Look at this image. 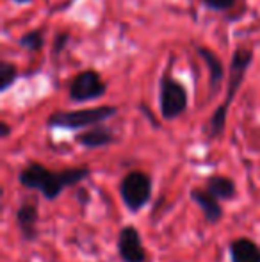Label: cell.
Here are the masks:
<instances>
[{"label": "cell", "mask_w": 260, "mask_h": 262, "mask_svg": "<svg viewBox=\"0 0 260 262\" xmlns=\"http://www.w3.org/2000/svg\"><path fill=\"white\" fill-rule=\"evenodd\" d=\"M118 114V107L114 105H100V107H86V109L73 111H54L46 118L49 128H66V130H80V128H91L94 125H102L104 121L111 120Z\"/></svg>", "instance_id": "obj_3"}, {"label": "cell", "mask_w": 260, "mask_h": 262, "mask_svg": "<svg viewBox=\"0 0 260 262\" xmlns=\"http://www.w3.org/2000/svg\"><path fill=\"white\" fill-rule=\"evenodd\" d=\"M75 141L79 143L82 148L87 150H98V148H105V146L112 145L116 141V134L111 127L107 125H94L91 128H86L84 132L77 134Z\"/></svg>", "instance_id": "obj_10"}, {"label": "cell", "mask_w": 260, "mask_h": 262, "mask_svg": "<svg viewBox=\"0 0 260 262\" xmlns=\"http://www.w3.org/2000/svg\"><path fill=\"white\" fill-rule=\"evenodd\" d=\"M120 196L129 212L135 214L143 210L150 204L153 194V180L146 171L141 169H132L125 173L120 182Z\"/></svg>", "instance_id": "obj_4"}, {"label": "cell", "mask_w": 260, "mask_h": 262, "mask_svg": "<svg viewBox=\"0 0 260 262\" xmlns=\"http://www.w3.org/2000/svg\"><path fill=\"white\" fill-rule=\"evenodd\" d=\"M14 221H16L18 232H20L21 241L34 243L39 237L38 223H39V209L36 202L23 200L18 209L14 210Z\"/></svg>", "instance_id": "obj_8"}, {"label": "cell", "mask_w": 260, "mask_h": 262, "mask_svg": "<svg viewBox=\"0 0 260 262\" xmlns=\"http://www.w3.org/2000/svg\"><path fill=\"white\" fill-rule=\"evenodd\" d=\"M253 62V52L250 49H237L232 55V62H230V73H228V91H226L225 102L218 105L214 114L210 116V123H208V136L210 139L219 138L225 132L226 127V118H228V109L232 105L233 98H235L239 88L243 86L244 77L248 73V68Z\"/></svg>", "instance_id": "obj_2"}, {"label": "cell", "mask_w": 260, "mask_h": 262, "mask_svg": "<svg viewBox=\"0 0 260 262\" xmlns=\"http://www.w3.org/2000/svg\"><path fill=\"white\" fill-rule=\"evenodd\" d=\"M203 187L219 202H232L237 196V184L226 175H210Z\"/></svg>", "instance_id": "obj_13"}, {"label": "cell", "mask_w": 260, "mask_h": 262, "mask_svg": "<svg viewBox=\"0 0 260 262\" xmlns=\"http://www.w3.org/2000/svg\"><path fill=\"white\" fill-rule=\"evenodd\" d=\"M116 250L122 262H148V252L143 245L141 232L134 225H125L120 228Z\"/></svg>", "instance_id": "obj_7"}, {"label": "cell", "mask_w": 260, "mask_h": 262, "mask_svg": "<svg viewBox=\"0 0 260 262\" xmlns=\"http://www.w3.org/2000/svg\"><path fill=\"white\" fill-rule=\"evenodd\" d=\"M187 91L182 86L178 80H175L173 77L164 75L160 77L159 82V109L160 116L166 121L177 120L178 116L187 111Z\"/></svg>", "instance_id": "obj_5"}, {"label": "cell", "mask_w": 260, "mask_h": 262, "mask_svg": "<svg viewBox=\"0 0 260 262\" xmlns=\"http://www.w3.org/2000/svg\"><path fill=\"white\" fill-rule=\"evenodd\" d=\"M201 2L210 11H228L233 7L235 0H201Z\"/></svg>", "instance_id": "obj_16"}, {"label": "cell", "mask_w": 260, "mask_h": 262, "mask_svg": "<svg viewBox=\"0 0 260 262\" xmlns=\"http://www.w3.org/2000/svg\"><path fill=\"white\" fill-rule=\"evenodd\" d=\"M198 55L205 61L207 64V70H208V97H214L218 93L219 86L223 82V77H225V70H223V62L221 59L218 57L210 49L207 47H200L196 45L195 47Z\"/></svg>", "instance_id": "obj_11"}, {"label": "cell", "mask_w": 260, "mask_h": 262, "mask_svg": "<svg viewBox=\"0 0 260 262\" xmlns=\"http://www.w3.org/2000/svg\"><path fill=\"white\" fill-rule=\"evenodd\" d=\"M230 262H260V245L250 237H235L228 243Z\"/></svg>", "instance_id": "obj_12"}, {"label": "cell", "mask_w": 260, "mask_h": 262, "mask_svg": "<svg viewBox=\"0 0 260 262\" xmlns=\"http://www.w3.org/2000/svg\"><path fill=\"white\" fill-rule=\"evenodd\" d=\"M11 136V127H9V123L7 121H0V138L2 139H7Z\"/></svg>", "instance_id": "obj_19"}, {"label": "cell", "mask_w": 260, "mask_h": 262, "mask_svg": "<svg viewBox=\"0 0 260 262\" xmlns=\"http://www.w3.org/2000/svg\"><path fill=\"white\" fill-rule=\"evenodd\" d=\"M189 198L193 200V204L196 205L198 209L203 212V220L207 221L208 225H218L219 221L223 220V205L214 194L208 193L205 187H193L189 191Z\"/></svg>", "instance_id": "obj_9"}, {"label": "cell", "mask_w": 260, "mask_h": 262, "mask_svg": "<svg viewBox=\"0 0 260 262\" xmlns=\"http://www.w3.org/2000/svg\"><path fill=\"white\" fill-rule=\"evenodd\" d=\"M91 177L89 166H73L59 171L49 169L41 162H27L18 173V182L25 189L38 191L45 200L54 202L69 187H79Z\"/></svg>", "instance_id": "obj_1"}, {"label": "cell", "mask_w": 260, "mask_h": 262, "mask_svg": "<svg viewBox=\"0 0 260 262\" xmlns=\"http://www.w3.org/2000/svg\"><path fill=\"white\" fill-rule=\"evenodd\" d=\"M18 45H20L21 49L29 50V52H38V50H41L43 45H45V31H41V29H32V31L25 32V34H21L20 39H18Z\"/></svg>", "instance_id": "obj_14"}, {"label": "cell", "mask_w": 260, "mask_h": 262, "mask_svg": "<svg viewBox=\"0 0 260 262\" xmlns=\"http://www.w3.org/2000/svg\"><path fill=\"white\" fill-rule=\"evenodd\" d=\"M14 2H18V4H27V2H31V0H14Z\"/></svg>", "instance_id": "obj_20"}, {"label": "cell", "mask_w": 260, "mask_h": 262, "mask_svg": "<svg viewBox=\"0 0 260 262\" xmlns=\"http://www.w3.org/2000/svg\"><path fill=\"white\" fill-rule=\"evenodd\" d=\"M75 198H77V202H79L80 205H87V204H89V191H87L86 187H82V186L75 187Z\"/></svg>", "instance_id": "obj_18"}, {"label": "cell", "mask_w": 260, "mask_h": 262, "mask_svg": "<svg viewBox=\"0 0 260 262\" xmlns=\"http://www.w3.org/2000/svg\"><path fill=\"white\" fill-rule=\"evenodd\" d=\"M68 41H69L68 32H57L56 38H54V43H52V54L59 55L64 50V47L68 45Z\"/></svg>", "instance_id": "obj_17"}, {"label": "cell", "mask_w": 260, "mask_h": 262, "mask_svg": "<svg viewBox=\"0 0 260 262\" xmlns=\"http://www.w3.org/2000/svg\"><path fill=\"white\" fill-rule=\"evenodd\" d=\"M18 79V70L13 62L2 61L0 62V91H7Z\"/></svg>", "instance_id": "obj_15"}, {"label": "cell", "mask_w": 260, "mask_h": 262, "mask_svg": "<svg viewBox=\"0 0 260 262\" xmlns=\"http://www.w3.org/2000/svg\"><path fill=\"white\" fill-rule=\"evenodd\" d=\"M107 91V86L94 70H84L72 79L68 88V98L75 104L93 102L102 98Z\"/></svg>", "instance_id": "obj_6"}]
</instances>
